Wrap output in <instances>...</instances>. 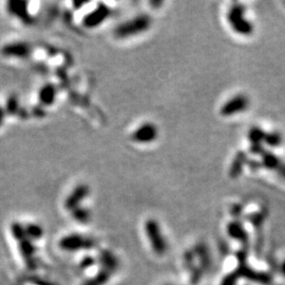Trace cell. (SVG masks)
Masks as SVG:
<instances>
[{
  "mask_svg": "<svg viewBox=\"0 0 285 285\" xmlns=\"http://www.w3.org/2000/svg\"><path fill=\"white\" fill-rule=\"evenodd\" d=\"M249 106V99L245 94H238L228 102L225 103L221 108V114L223 116H231L240 112L245 111Z\"/></svg>",
  "mask_w": 285,
  "mask_h": 285,
  "instance_id": "5b68a950",
  "label": "cell"
},
{
  "mask_svg": "<svg viewBox=\"0 0 285 285\" xmlns=\"http://www.w3.org/2000/svg\"><path fill=\"white\" fill-rule=\"evenodd\" d=\"M283 269V271H284V274H285V263L283 264V269Z\"/></svg>",
  "mask_w": 285,
  "mask_h": 285,
  "instance_id": "ffe728a7",
  "label": "cell"
},
{
  "mask_svg": "<svg viewBox=\"0 0 285 285\" xmlns=\"http://www.w3.org/2000/svg\"><path fill=\"white\" fill-rule=\"evenodd\" d=\"M266 133L263 131L262 129L253 127L251 130H249L248 133V139L251 141L252 145H262V142H264Z\"/></svg>",
  "mask_w": 285,
  "mask_h": 285,
  "instance_id": "5bb4252c",
  "label": "cell"
},
{
  "mask_svg": "<svg viewBox=\"0 0 285 285\" xmlns=\"http://www.w3.org/2000/svg\"><path fill=\"white\" fill-rule=\"evenodd\" d=\"M251 151L262 158L261 163H262L263 167L275 170L285 180V163H283L274 153L265 150L262 145H252Z\"/></svg>",
  "mask_w": 285,
  "mask_h": 285,
  "instance_id": "3957f363",
  "label": "cell"
},
{
  "mask_svg": "<svg viewBox=\"0 0 285 285\" xmlns=\"http://www.w3.org/2000/svg\"><path fill=\"white\" fill-rule=\"evenodd\" d=\"M227 19L230 27L239 35L248 36L253 31V25L245 18V7L241 3L233 4L228 12Z\"/></svg>",
  "mask_w": 285,
  "mask_h": 285,
  "instance_id": "6da1fadb",
  "label": "cell"
},
{
  "mask_svg": "<svg viewBox=\"0 0 285 285\" xmlns=\"http://www.w3.org/2000/svg\"><path fill=\"white\" fill-rule=\"evenodd\" d=\"M282 135L279 132H270L266 133L264 142L270 147H279L282 144Z\"/></svg>",
  "mask_w": 285,
  "mask_h": 285,
  "instance_id": "9a60e30c",
  "label": "cell"
},
{
  "mask_svg": "<svg viewBox=\"0 0 285 285\" xmlns=\"http://www.w3.org/2000/svg\"><path fill=\"white\" fill-rule=\"evenodd\" d=\"M2 121H3V110L0 108V125H1Z\"/></svg>",
  "mask_w": 285,
  "mask_h": 285,
  "instance_id": "d6986e66",
  "label": "cell"
},
{
  "mask_svg": "<svg viewBox=\"0 0 285 285\" xmlns=\"http://www.w3.org/2000/svg\"><path fill=\"white\" fill-rule=\"evenodd\" d=\"M158 138V128L152 123H145L135 130L132 140L136 142H150Z\"/></svg>",
  "mask_w": 285,
  "mask_h": 285,
  "instance_id": "8992f818",
  "label": "cell"
},
{
  "mask_svg": "<svg viewBox=\"0 0 285 285\" xmlns=\"http://www.w3.org/2000/svg\"><path fill=\"white\" fill-rule=\"evenodd\" d=\"M29 51V47L25 44H12L5 46L1 52L5 56L22 57L28 55Z\"/></svg>",
  "mask_w": 285,
  "mask_h": 285,
  "instance_id": "8fae6325",
  "label": "cell"
},
{
  "mask_svg": "<svg viewBox=\"0 0 285 285\" xmlns=\"http://www.w3.org/2000/svg\"><path fill=\"white\" fill-rule=\"evenodd\" d=\"M25 230H26V236L33 238V239H38V238H41V235H43V229H41V227L34 224L28 225V226L25 228Z\"/></svg>",
  "mask_w": 285,
  "mask_h": 285,
  "instance_id": "2e32d148",
  "label": "cell"
},
{
  "mask_svg": "<svg viewBox=\"0 0 285 285\" xmlns=\"http://www.w3.org/2000/svg\"><path fill=\"white\" fill-rule=\"evenodd\" d=\"M228 234L231 238H235L237 240L245 242L247 240V234L242 227V225L238 222H233L228 225Z\"/></svg>",
  "mask_w": 285,
  "mask_h": 285,
  "instance_id": "7c38bea8",
  "label": "cell"
},
{
  "mask_svg": "<svg viewBox=\"0 0 285 285\" xmlns=\"http://www.w3.org/2000/svg\"><path fill=\"white\" fill-rule=\"evenodd\" d=\"M108 14H109V10L107 8L103 7L100 9H97L86 17L84 23L86 25V27L94 28L97 25H99V23H102L106 19V17Z\"/></svg>",
  "mask_w": 285,
  "mask_h": 285,
  "instance_id": "30bf717a",
  "label": "cell"
},
{
  "mask_svg": "<svg viewBox=\"0 0 285 285\" xmlns=\"http://www.w3.org/2000/svg\"><path fill=\"white\" fill-rule=\"evenodd\" d=\"M247 162H248L247 154L243 151L238 152L230 166V171H229L230 176L233 177V179H236V177L239 176L242 174L243 167H244L245 165H247Z\"/></svg>",
  "mask_w": 285,
  "mask_h": 285,
  "instance_id": "9c48e42d",
  "label": "cell"
},
{
  "mask_svg": "<svg viewBox=\"0 0 285 285\" xmlns=\"http://www.w3.org/2000/svg\"><path fill=\"white\" fill-rule=\"evenodd\" d=\"M89 190L90 189H89L88 185H86V184H80V185L77 186L70 193L66 202H64V207L68 210H74L75 208H77L80 204V202L87 198V195L89 194Z\"/></svg>",
  "mask_w": 285,
  "mask_h": 285,
  "instance_id": "ba28073f",
  "label": "cell"
},
{
  "mask_svg": "<svg viewBox=\"0 0 285 285\" xmlns=\"http://www.w3.org/2000/svg\"><path fill=\"white\" fill-rule=\"evenodd\" d=\"M151 26V18L147 15H139L115 29V36L118 38H128L145 32Z\"/></svg>",
  "mask_w": 285,
  "mask_h": 285,
  "instance_id": "7a4b0ae2",
  "label": "cell"
},
{
  "mask_svg": "<svg viewBox=\"0 0 285 285\" xmlns=\"http://www.w3.org/2000/svg\"><path fill=\"white\" fill-rule=\"evenodd\" d=\"M145 229L148 239L151 242L153 251L158 254H163L166 252V242L158 222L153 219L148 220L145 224Z\"/></svg>",
  "mask_w": 285,
  "mask_h": 285,
  "instance_id": "277c9868",
  "label": "cell"
},
{
  "mask_svg": "<svg viewBox=\"0 0 285 285\" xmlns=\"http://www.w3.org/2000/svg\"><path fill=\"white\" fill-rule=\"evenodd\" d=\"M20 249H21V253L22 254H25V256L28 257H32L33 253H34V247L33 245H31V243L27 240H21L20 242Z\"/></svg>",
  "mask_w": 285,
  "mask_h": 285,
  "instance_id": "ac0fdd59",
  "label": "cell"
},
{
  "mask_svg": "<svg viewBox=\"0 0 285 285\" xmlns=\"http://www.w3.org/2000/svg\"><path fill=\"white\" fill-rule=\"evenodd\" d=\"M59 245L64 251H77L79 248H88L93 246V242L79 235L67 236L59 243Z\"/></svg>",
  "mask_w": 285,
  "mask_h": 285,
  "instance_id": "52a82bcc",
  "label": "cell"
},
{
  "mask_svg": "<svg viewBox=\"0 0 285 285\" xmlns=\"http://www.w3.org/2000/svg\"><path fill=\"white\" fill-rule=\"evenodd\" d=\"M72 212L77 221L82 222V223H86L89 220V217H90V212H89L87 209H84V208L81 209V208H79V207L75 208L74 210H72Z\"/></svg>",
  "mask_w": 285,
  "mask_h": 285,
  "instance_id": "e0dca14e",
  "label": "cell"
},
{
  "mask_svg": "<svg viewBox=\"0 0 285 285\" xmlns=\"http://www.w3.org/2000/svg\"><path fill=\"white\" fill-rule=\"evenodd\" d=\"M39 98L41 102L46 105H51L53 104L55 99V89L53 86H46L39 93Z\"/></svg>",
  "mask_w": 285,
  "mask_h": 285,
  "instance_id": "4fadbf2b",
  "label": "cell"
}]
</instances>
